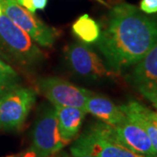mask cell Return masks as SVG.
<instances>
[{"mask_svg":"<svg viewBox=\"0 0 157 157\" xmlns=\"http://www.w3.org/2000/svg\"><path fill=\"white\" fill-rule=\"evenodd\" d=\"M156 42L157 17L120 3L109 11L96 44L107 67L117 74L135 66Z\"/></svg>","mask_w":157,"mask_h":157,"instance_id":"cell-1","label":"cell"},{"mask_svg":"<svg viewBox=\"0 0 157 157\" xmlns=\"http://www.w3.org/2000/svg\"><path fill=\"white\" fill-rule=\"evenodd\" d=\"M72 147L95 157H157L128 148L114 137L112 126L101 121L90 126Z\"/></svg>","mask_w":157,"mask_h":157,"instance_id":"cell-2","label":"cell"},{"mask_svg":"<svg viewBox=\"0 0 157 157\" xmlns=\"http://www.w3.org/2000/svg\"><path fill=\"white\" fill-rule=\"evenodd\" d=\"M26 32L3 13L0 17V50L22 66H33L45 55Z\"/></svg>","mask_w":157,"mask_h":157,"instance_id":"cell-3","label":"cell"},{"mask_svg":"<svg viewBox=\"0 0 157 157\" xmlns=\"http://www.w3.org/2000/svg\"><path fill=\"white\" fill-rule=\"evenodd\" d=\"M36 92L17 86L0 97V130L15 131L22 127L36 101Z\"/></svg>","mask_w":157,"mask_h":157,"instance_id":"cell-4","label":"cell"},{"mask_svg":"<svg viewBox=\"0 0 157 157\" xmlns=\"http://www.w3.org/2000/svg\"><path fill=\"white\" fill-rule=\"evenodd\" d=\"M0 6L6 17L26 32L37 44L44 47H49L54 44L56 31L41 21L35 14L18 5L16 0H0Z\"/></svg>","mask_w":157,"mask_h":157,"instance_id":"cell-5","label":"cell"},{"mask_svg":"<svg viewBox=\"0 0 157 157\" xmlns=\"http://www.w3.org/2000/svg\"><path fill=\"white\" fill-rule=\"evenodd\" d=\"M38 87L52 106L74 107L84 110L86 101L94 93L58 77L40 78Z\"/></svg>","mask_w":157,"mask_h":157,"instance_id":"cell-6","label":"cell"},{"mask_svg":"<svg viewBox=\"0 0 157 157\" xmlns=\"http://www.w3.org/2000/svg\"><path fill=\"white\" fill-rule=\"evenodd\" d=\"M66 145L58 124L54 107L45 108L39 115L33 131V146L41 157H50L58 154Z\"/></svg>","mask_w":157,"mask_h":157,"instance_id":"cell-7","label":"cell"},{"mask_svg":"<svg viewBox=\"0 0 157 157\" xmlns=\"http://www.w3.org/2000/svg\"><path fill=\"white\" fill-rule=\"evenodd\" d=\"M66 58L73 72L81 77L101 79L116 75L95 52L85 43L77 42L68 45L66 49Z\"/></svg>","mask_w":157,"mask_h":157,"instance_id":"cell-8","label":"cell"},{"mask_svg":"<svg viewBox=\"0 0 157 157\" xmlns=\"http://www.w3.org/2000/svg\"><path fill=\"white\" fill-rule=\"evenodd\" d=\"M112 128L114 137L128 148L142 155L157 156V151L146 131L134 120L126 115L121 123Z\"/></svg>","mask_w":157,"mask_h":157,"instance_id":"cell-9","label":"cell"},{"mask_svg":"<svg viewBox=\"0 0 157 157\" xmlns=\"http://www.w3.org/2000/svg\"><path fill=\"white\" fill-rule=\"evenodd\" d=\"M127 79L139 93L157 87V42L135 64Z\"/></svg>","mask_w":157,"mask_h":157,"instance_id":"cell-10","label":"cell"},{"mask_svg":"<svg viewBox=\"0 0 157 157\" xmlns=\"http://www.w3.org/2000/svg\"><path fill=\"white\" fill-rule=\"evenodd\" d=\"M85 110L94 117L99 119L101 122L115 127L126 118V114L116 106L111 100L105 96L99 95L94 93L88 98L86 103Z\"/></svg>","mask_w":157,"mask_h":157,"instance_id":"cell-11","label":"cell"},{"mask_svg":"<svg viewBox=\"0 0 157 157\" xmlns=\"http://www.w3.org/2000/svg\"><path fill=\"white\" fill-rule=\"evenodd\" d=\"M53 107L56 110L60 136L63 141L67 144L78 135L86 112L78 107Z\"/></svg>","mask_w":157,"mask_h":157,"instance_id":"cell-12","label":"cell"},{"mask_svg":"<svg viewBox=\"0 0 157 157\" xmlns=\"http://www.w3.org/2000/svg\"><path fill=\"white\" fill-rule=\"evenodd\" d=\"M121 109L130 119L140 125L150 138L157 151V113L137 101H129L120 106Z\"/></svg>","mask_w":157,"mask_h":157,"instance_id":"cell-13","label":"cell"},{"mask_svg":"<svg viewBox=\"0 0 157 157\" xmlns=\"http://www.w3.org/2000/svg\"><path fill=\"white\" fill-rule=\"evenodd\" d=\"M72 31L85 44L96 43L101 33L100 25L86 13L79 16L74 21L72 25Z\"/></svg>","mask_w":157,"mask_h":157,"instance_id":"cell-14","label":"cell"},{"mask_svg":"<svg viewBox=\"0 0 157 157\" xmlns=\"http://www.w3.org/2000/svg\"><path fill=\"white\" fill-rule=\"evenodd\" d=\"M18 81V76H12L10 74L0 72V97L8 91L19 86Z\"/></svg>","mask_w":157,"mask_h":157,"instance_id":"cell-15","label":"cell"},{"mask_svg":"<svg viewBox=\"0 0 157 157\" xmlns=\"http://www.w3.org/2000/svg\"><path fill=\"white\" fill-rule=\"evenodd\" d=\"M139 9L148 15L157 13V0H140Z\"/></svg>","mask_w":157,"mask_h":157,"instance_id":"cell-16","label":"cell"},{"mask_svg":"<svg viewBox=\"0 0 157 157\" xmlns=\"http://www.w3.org/2000/svg\"><path fill=\"white\" fill-rule=\"evenodd\" d=\"M140 94L142 96H144L149 102H151L152 105L157 109V87L143 91Z\"/></svg>","mask_w":157,"mask_h":157,"instance_id":"cell-17","label":"cell"},{"mask_svg":"<svg viewBox=\"0 0 157 157\" xmlns=\"http://www.w3.org/2000/svg\"><path fill=\"white\" fill-rule=\"evenodd\" d=\"M0 72L10 74V75H12V76H17L16 71L11 67L10 65H8L6 62L4 61L2 59H0Z\"/></svg>","mask_w":157,"mask_h":157,"instance_id":"cell-18","label":"cell"},{"mask_svg":"<svg viewBox=\"0 0 157 157\" xmlns=\"http://www.w3.org/2000/svg\"><path fill=\"white\" fill-rule=\"evenodd\" d=\"M9 157H41L39 155L37 152L34 150L33 148L31 147L30 148L25 150V151L20 152L17 155H11Z\"/></svg>","mask_w":157,"mask_h":157,"instance_id":"cell-19","label":"cell"},{"mask_svg":"<svg viewBox=\"0 0 157 157\" xmlns=\"http://www.w3.org/2000/svg\"><path fill=\"white\" fill-rule=\"evenodd\" d=\"M31 2L33 3L36 11H43L47 6L48 0H31Z\"/></svg>","mask_w":157,"mask_h":157,"instance_id":"cell-20","label":"cell"},{"mask_svg":"<svg viewBox=\"0 0 157 157\" xmlns=\"http://www.w3.org/2000/svg\"><path fill=\"white\" fill-rule=\"evenodd\" d=\"M70 150H71L72 157H95L94 156V155H92L86 154V153H85V152L79 151V150L76 149V148H73L72 147H71Z\"/></svg>","mask_w":157,"mask_h":157,"instance_id":"cell-21","label":"cell"},{"mask_svg":"<svg viewBox=\"0 0 157 157\" xmlns=\"http://www.w3.org/2000/svg\"><path fill=\"white\" fill-rule=\"evenodd\" d=\"M50 157H72V156L68 155L67 153H61V154H56V155H52V156H50Z\"/></svg>","mask_w":157,"mask_h":157,"instance_id":"cell-22","label":"cell"},{"mask_svg":"<svg viewBox=\"0 0 157 157\" xmlns=\"http://www.w3.org/2000/svg\"><path fill=\"white\" fill-rule=\"evenodd\" d=\"M97 2H99V3H101V4H102V5H104V6H107V4L104 1V0H96Z\"/></svg>","mask_w":157,"mask_h":157,"instance_id":"cell-23","label":"cell"},{"mask_svg":"<svg viewBox=\"0 0 157 157\" xmlns=\"http://www.w3.org/2000/svg\"><path fill=\"white\" fill-rule=\"evenodd\" d=\"M3 14V10H2V7L0 6V17H1V15Z\"/></svg>","mask_w":157,"mask_h":157,"instance_id":"cell-24","label":"cell"},{"mask_svg":"<svg viewBox=\"0 0 157 157\" xmlns=\"http://www.w3.org/2000/svg\"></svg>","mask_w":157,"mask_h":157,"instance_id":"cell-25","label":"cell"}]
</instances>
